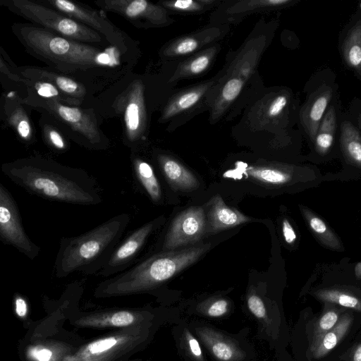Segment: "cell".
Wrapping results in <instances>:
<instances>
[{"label": "cell", "instance_id": "33", "mask_svg": "<svg viewBox=\"0 0 361 361\" xmlns=\"http://www.w3.org/2000/svg\"><path fill=\"white\" fill-rule=\"evenodd\" d=\"M315 295L321 300L361 311V300L353 294L336 289H322L317 291Z\"/></svg>", "mask_w": 361, "mask_h": 361}, {"label": "cell", "instance_id": "18", "mask_svg": "<svg viewBox=\"0 0 361 361\" xmlns=\"http://www.w3.org/2000/svg\"><path fill=\"white\" fill-rule=\"evenodd\" d=\"M1 106V120L14 130L23 144H34L36 130L28 113V106L23 103V97L16 92L10 91L6 96H2Z\"/></svg>", "mask_w": 361, "mask_h": 361}, {"label": "cell", "instance_id": "7", "mask_svg": "<svg viewBox=\"0 0 361 361\" xmlns=\"http://www.w3.org/2000/svg\"><path fill=\"white\" fill-rule=\"evenodd\" d=\"M0 4L30 23L64 37L97 46H111L102 35L39 1L0 0Z\"/></svg>", "mask_w": 361, "mask_h": 361}, {"label": "cell", "instance_id": "46", "mask_svg": "<svg viewBox=\"0 0 361 361\" xmlns=\"http://www.w3.org/2000/svg\"><path fill=\"white\" fill-rule=\"evenodd\" d=\"M355 274L357 278L361 279V262L357 263L355 267Z\"/></svg>", "mask_w": 361, "mask_h": 361}, {"label": "cell", "instance_id": "45", "mask_svg": "<svg viewBox=\"0 0 361 361\" xmlns=\"http://www.w3.org/2000/svg\"><path fill=\"white\" fill-rule=\"evenodd\" d=\"M351 361H361V343L357 345L353 349Z\"/></svg>", "mask_w": 361, "mask_h": 361}, {"label": "cell", "instance_id": "32", "mask_svg": "<svg viewBox=\"0 0 361 361\" xmlns=\"http://www.w3.org/2000/svg\"><path fill=\"white\" fill-rule=\"evenodd\" d=\"M247 173L262 183L281 185L291 179V175L287 171L270 166H250Z\"/></svg>", "mask_w": 361, "mask_h": 361}, {"label": "cell", "instance_id": "21", "mask_svg": "<svg viewBox=\"0 0 361 361\" xmlns=\"http://www.w3.org/2000/svg\"><path fill=\"white\" fill-rule=\"evenodd\" d=\"M196 334L219 361H242L245 357V352L236 341L221 332L208 326L195 329Z\"/></svg>", "mask_w": 361, "mask_h": 361}, {"label": "cell", "instance_id": "30", "mask_svg": "<svg viewBox=\"0 0 361 361\" xmlns=\"http://www.w3.org/2000/svg\"><path fill=\"white\" fill-rule=\"evenodd\" d=\"M44 143L56 153H64L70 148L68 138L47 116L42 114L39 121Z\"/></svg>", "mask_w": 361, "mask_h": 361}, {"label": "cell", "instance_id": "5", "mask_svg": "<svg viewBox=\"0 0 361 361\" xmlns=\"http://www.w3.org/2000/svg\"><path fill=\"white\" fill-rule=\"evenodd\" d=\"M23 103L47 116L64 135L78 145L96 151L106 150L110 140L101 129L102 118L92 107L71 106L42 98L27 90Z\"/></svg>", "mask_w": 361, "mask_h": 361}, {"label": "cell", "instance_id": "9", "mask_svg": "<svg viewBox=\"0 0 361 361\" xmlns=\"http://www.w3.org/2000/svg\"><path fill=\"white\" fill-rule=\"evenodd\" d=\"M46 4L102 35L122 53L140 57L141 51L137 41L116 27L106 16L89 6L69 0H40Z\"/></svg>", "mask_w": 361, "mask_h": 361}, {"label": "cell", "instance_id": "22", "mask_svg": "<svg viewBox=\"0 0 361 361\" xmlns=\"http://www.w3.org/2000/svg\"><path fill=\"white\" fill-rule=\"evenodd\" d=\"M341 112L338 96L330 104L312 141L315 152L319 155L324 156L330 152L336 140H338Z\"/></svg>", "mask_w": 361, "mask_h": 361}, {"label": "cell", "instance_id": "37", "mask_svg": "<svg viewBox=\"0 0 361 361\" xmlns=\"http://www.w3.org/2000/svg\"><path fill=\"white\" fill-rule=\"evenodd\" d=\"M183 341L185 351L190 357L195 361H205L197 340L188 329L183 331Z\"/></svg>", "mask_w": 361, "mask_h": 361}, {"label": "cell", "instance_id": "6", "mask_svg": "<svg viewBox=\"0 0 361 361\" xmlns=\"http://www.w3.org/2000/svg\"><path fill=\"white\" fill-rule=\"evenodd\" d=\"M211 247V243L178 250L159 252L104 283L105 289L142 290L153 288L170 279L195 263Z\"/></svg>", "mask_w": 361, "mask_h": 361}, {"label": "cell", "instance_id": "35", "mask_svg": "<svg viewBox=\"0 0 361 361\" xmlns=\"http://www.w3.org/2000/svg\"><path fill=\"white\" fill-rule=\"evenodd\" d=\"M339 319V312L337 309L326 310L315 323L311 343L317 341L324 334L333 329Z\"/></svg>", "mask_w": 361, "mask_h": 361}, {"label": "cell", "instance_id": "23", "mask_svg": "<svg viewBox=\"0 0 361 361\" xmlns=\"http://www.w3.org/2000/svg\"><path fill=\"white\" fill-rule=\"evenodd\" d=\"M154 159L169 184L182 191L195 190L199 186L196 176L178 160L164 153H156Z\"/></svg>", "mask_w": 361, "mask_h": 361}, {"label": "cell", "instance_id": "43", "mask_svg": "<svg viewBox=\"0 0 361 361\" xmlns=\"http://www.w3.org/2000/svg\"><path fill=\"white\" fill-rule=\"evenodd\" d=\"M16 313L20 317H24L27 312V305L25 300L21 298H17L16 300Z\"/></svg>", "mask_w": 361, "mask_h": 361}, {"label": "cell", "instance_id": "10", "mask_svg": "<svg viewBox=\"0 0 361 361\" xmlns=\"http://www.w3.org/2000/svg\"><path fill=\"white\" fill-rule=\"evenodd\" d=\"M306 99L300 105L299 125L312 142L330 104L338 96V85L334 73L324 70L317 73L306 84Z\"/></svg>", "mask_w": 361, "mask_h": 361}, {"label": "cell", "instance_id": "13", "mask_svg": "<svg viewBox=\"0 0 361 361\" xmlns=\"http://www.w3.org/2000/svg\"><path fill=\"white\" fill-rule=\"evenodd\" d=\"M19 73L30 80L46 81L54 85L72 106L92 107L99 93L82 82L50 67L18 66Z\"/></svg>", "mask_w": 361, "mask_h": 361}, {"label": "cell", "instance_id": "27", "mask_svg": "<svg viewBox=\"0 0 361 361\" xmlns=\"http://www.w3.org/2000/svg\"><path fill=\"white\" fill-rule=\"evenodd\" d=\"M353 322L349 314L343 315L336 325L317 341L311 343L310 352L314 358H321L332 350L348 333Z\"/></svg>", "mask_w": 361, "mask_h": 361}, {"label": "cell", "instance_id": "1", "mask_svg": "<svg viewBox=\"0 0 361 361\" xmlns=\"http://www.w3.org/2000/svg\"><path fill=\"white\" fill-rule=\"evenodd\" d=\"M11 31L32 56L99 94L132 72L140 59L113 46L80 42L30 23H15Z\"/></svg>", "mask_w": 361, "mask_h": 361}, {"label": "cell", "instance_id": "44", "mask_svg": "<svg viewBox=\"0 0 361 361\" xmlns=\"http://www.w3.org/2000/svg\"><path fill=\"white\" fill-rule=\"evenodd\" d=\"M35 356L39 361H49L51 356V352L48 349H42L36 351Z\"/></svg>", "mask_w": 361, "mask_h": 361}, {"label": "cell", "instance_id": "38", "mask_svg": "<svg viewBox=\"0 0 361 361\" xmlns=\"http://www.w3.org/2000/svg\"><path fill=\"white\" fill-rule=\"evenodd\" d=\"M250 311L258 319H265L267 311L262 300L255 293H251L247 298Z\"/></svg>", "mask_w": 361, "mask_h": 361}, {"label": "cell", "instance_id": "14", "mask_svg": "<svg viewBox=\"0 0 361 361\" xmlns=\"http://www.w3.org/2000/svg\"><path fill=\"white\" fill-rule=\"evenodd\" d=\"M229 25L212 24L193 33L182 35L166 43L159 56L164 62H178L218 43L228 32Z\"/></svg>", "mask_w": 361, "mask_h": 361}, {"label": "cell", "instance_id": "17", "mask_svg": "<svg viewBox=\"0 0 361 361\" xmlns=\"http://www.w3.org/2000/svg\"><path fill=\"white\" fill-rule=\"evenodd\" d=\"M295 2V0L224 1L212 14L211 23L229 25L248 15L284 8Z\"/></svg>", "mask_w": 361, "mask_h": 361}, {"label": "cell", "instance_id": "28", "mask_svg": "<svg viewBox=\"0 0 361 361\" xmlns=\"http://www.w3.org/2000/svg\"><path fill=\"white\" fill-rule=\"evenodd\" d=\"M1 82L6 89H14L22 97L26 94V80L19 73L18 66L8 54L1 47L0 51Z\"/></svg>", "mask_w": 361, "mask_h": 361}, {"label": "cell", "instance_id": "15", "mask_svg": "<svg viewBox=\"0 0 361 361\" xmlns=\"http://www.w3.org/2000/svg\"><path fill=\"white\" fill-rule=\"evenodd\" d=\"M207 228L202 207H192L180 213L172 221L164 237L161 252L175 249L199 240Z\"/></svg>", "mask_w": 361, "mask_h": 361}, {"label": "cell", "instance_id": "2", "mask_svg": "<svg viewBox=\"0 0 361 361\" xmlns=\"http://www.w3.org/2000/svg\"><path fill=\"white\" fill-rule=\"evenodd\" d=\"M161 78L133 71L99 93L92 108L101 118H117L122 126L123 144L130 152H140L149 130L152 113L167 98L161 96Z\"/></svg>", "mask_w": 361, "mask_h": 361}, {"label": "cell", "instance_id": "36", "mask_svg": "<svg viewBox=\"0 0 361 361\" xmlns=\"http://www.w3.org/2000/svg\"><path fill=\"white\" fill-rule=\"evenodd\" d=\"M228 301L224 298L213 299L201 305L202 314L211 317H219L225 315L228 311Z\"/></svg>", "mask_w": 361, "mask_h": 361}, {"label": "cell", "instance_id": "34", "mask_svg": "<svg viewBox=\"0 0 361 361\" xmlns=\"http://www.w3.org/2000/svg\"><path fill=\"white\" fill-rule=\"evenodd\" d=\"M25 80L26 90L33 92L42 98L54 99L59 102L71 105L69 100L51 83L41 80Z\"/></svg>", "mask_w": 361, "mask_h": 361}, {"label": "cell", "instance_id": "42", "mask_svg": "<svg viewBox=\"0 0 361 361\" xmlns=\"http://www.w3.org/2000/svg\"><path fill=\"white\" fill-rule=\"evenodd\" d=\"M282 232L285 241L288 244H293L296 238L295 231L288 219H284L282 222Z\"/></svg>", "mask_w": 361, "mask_h": 361}, {"label": "cell", "instance_id": "29", "mask_svg": "<svg viewBox=\"0 0 361 361\" xmlns=\"http://www.w3.org/2000/svg\"><path fill=\"white\" fill-rule=\"evenodd\" d=\"M222 0H176L159 1L157 3L169 13L185 15L200 14L219 6Z\"/></svg>", "mask_w": 361, "mask_h": 361}, {"label": "cell", "instance_id": "12", "mask_svg": "<svg viewBox=\"0 0 361 361\" xmlns=\"http://www.w3.org/2000/svg\"><path fill=\"white\" fill-rule=\"evenodd\" d=\"M0 240L32 260L40 253V247L25 231L16 202L2 183H0Z\"/></svg>", "mask_w": 361, "mask_h": 361}, {"label": "cell", "instance_id": "3", "mask_svg": "<svg viewBox=\"0 0 361 361\" xmlns=\"http://www.w3.org/2000/svg\"><path fill=\"white\" fill-rule=\"evenodd\" d=\"M1 171L27 192L49 201L83 206L102 202L97 180L85 170L49 157L19 158L4 163Z\"/></svg>", "mask_w": 361, "mask_h": 361}, {"label": "cell", "instance_id": "16", "mask_svg": "<svg viewBox=\"0 0 361 361\" xmlns=\"http://www.w3.org/2000/svg\"><path fill=\"white\" fill-rule=\"evenodd\" d=\"M157 226V221L153 220L132 231L118 243L109 262L99 272V275L109 276L125 271L135 264L137 257Z\"/></svg>", "mask_w": 361, "mask_h": 361}, {"label": "cell", "instance_id": "11", "mask_svg": "<svg viewBox=\"0 0 361 361\" xmlns=\"http://www.w3.org/2000/svg\"><path fill=\"white\" fill-rule=\"evenodd\" d=\"M94 3L102 11L119 15L139 29L164 27L174 22L169 11L158 3L146 0H97Z\"/></svg>", "mask_w": 361, "mask_h": 361}, {"label": "cell", "instance_id": "19", "mask_svg": "<svg viewBox=\"0 0 361 361\" xmlns=\"http://www.w3.org/2000/svg\"><path fill=\"white\" fill-rule=\"evenodd\" d=\"M343 63L361 80V11L356 12L343 27L339 37Z\"/></svg>", "mask_w": 361, "mask_h": 361}, {"label": "cell", "instance_id": "25", "mask_svg": "<svg viewBox=\"0 0 361 361\" xmlns=\"http://www.w3.org/2000/svg\"><path fill=\"white\" fill-rule=\"evenodd\" d=\"M338 143L343 154L350 162L361 166V132L341 111L339 119Z\"/></svg>", "mask_w": 361, "mask_h": 361}, {"label": "cell", "instance_id": "24", "mask_svg": "<svg viewBox=\"0 0 361 361\" xmlns=\"http://www.w3.org/2000/svg\"><path fill=\"white\" fill-rule=\"evenodd\" d=\"M207 231L217 232L231 228L250 221L238 210L226 205L219 195H214L209 202Z\"/></svg>", "mask_w": 361, "mask_h": 361}, {"label": "cell", "instance_id": "20", "mask_svg": "<svg viewBox=\"0 0 361 361\" xmlns=\"http://www.w3.org/2000/svg\"><path fill=\"white\" fill-rule=\"evenodd\" d=\"M217 43L178 62L173 69L166 82L172 84L185 79H191L204 74L212 66L221 50Z\"/></svg>", "mask_w": 361, "mask_h": 361}, {"label": "cell", "instance_id": "41", "mask_svg": "<svg viewBox=\"0 0 361 361\" xmlns=\"http://www.w3.org/2000/svg\"><path fill=\"white\" fill-rule=\"evenodd\" d=\"M134 320L133 316L128 312L121 311L115 313L111 317L114 326H123L131 324Z\"/></svg>", "mask_w": 361, "mask_h": 361}, {"label": "cell", "instance_id": "39", "mask_svg": "<svg viewBox=\"0 0 361 361\" xmlns=\"http://www.w3.org/2000/svg\"><path fill=\"white\" fill-rule=\"evenodd\" d=\"M350 118L361 132V99H355L347 112Z\"/></svg>", "mask_w": 361, "mask_h": 361}, {"label": "cell", "instance_id": "31", "mask_svg": "<svg viewBox=\"0 0 361 361\" xmlns=\"http://www.w3.org/2000/svg\"><path fill=\"white\" fill-rule=\"evenodd\" d=\"M302 211L309 227L324 244L334 249L341 248L339 240L320 217L305 208H302Z\"/></svg>", "mask_w": 361, "mask_h": 361}, {"label": "cell", "instance_id": "40", "mask_svg": "<svg viewBox=\"0 0 361 361\" xmlns=\"http://www.w3.org/2000/svg\"><path fill=\"white\" fill-rule=\"evenodd\" d=\"M116 343V340L114 338H105L92 343L89 348L92 353H98L111 348Z\"/></svg>", "mask_w": 361, "mask_h": 361}, {"label": "cell", "instance_id": "8", "mask_svg": "<svg viewBox=\"0 0 361 361\" xmlns=\"http://www.w3.org/2000/svg\"><path fill=\"white\" fill-rule=\"evenodd\" d=\"M221 70L207 80L194 84L169 96L161 108L159 122L169 123L168 130H173L180 125L204 110H208L221 76Z\"/></svg>", "mask_w": 361, "mask_h": 361}, {"label": "cell", "instance_id": "26", "mask_svg": "<svg viewBox=\"0 0 361 361\" xmlns=\"http://www.w3.org/2000/svg\"><path fill=\"white\" fill-rule=\"evenodd\" d=\"M133 173L138 183L154 202L161 199V189L152 165L137 152H130Z\"/></svg>", "mask_w": 361, "mask_h": 361}, {"label": "cell", "instance_id": "4", "mask_svg": "<svg viewBox=\"0 0 361 361\" xmlns=\"http://www.w3.org/2000/svg\"><path fill=\"white\" fill-rule=\"evenodd\" d=\"M130 221V214L121 213L82 234L61 238L54 265L56 276L64 277L75 271L99 273L110 259Z\"/></svg>", "mask_w": 361, "mask_h": 361}]
</instances>
